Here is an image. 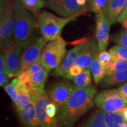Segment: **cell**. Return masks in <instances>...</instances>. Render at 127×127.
Listing matches in <instances>:
<instances>
[{
    "instance_id": "obj_27",
    "label": "cell",
    "mask_w": 127,
    "mask_h": 127,
    "mask_svg": "<svg viewBox=\"0 0 127 127\" xmlns=\"http://www.w3.org/2000/svg\"><path fill=\"white\" fill-rule=\"evenodd\" d=\"M90 2L91 11L98 14L104 13L108 4V0H91Z\"/></svg>"
},
{
    "instance_id": "obj_18",
    "label": "cell",
    "mask_w": 127,
    "mask_h": 127,
    "mask_svg": "<svg viewBox=\"0 0 127 127\" xmlns=\"http://www.w3.org/2000/svg\"><path fill=\"white\" fill-rule=\"evenodd\" d=\"M48 72V71L44 68L38 71L31 73V79L28 86L31 88L33 93H42L45 91L44 88Z\"/></svg>"
},
{
    "instance_id": "obj_22",
    "label": "cell",
    "mask_w": 127,
    "mask_h": 127,
    "mask_svg": "<svg viewBox=\"0 0 127 127\" xmlns=\"http://www.w3.org/2000/svg\"><path fill=\"white\" fill-rule=\"evenodd\" d=\"M23 7L28 12L37 13L47 5V0H20Z\"/></svg>"
},
{
    "instance_id": "obj_25",
    "label": "cell",
    "mask_w": 127,
    "mask_h": 127,
    "mask_svg": "<svg viewBox=\"0 0 127 127\" xmlns=\"http://www.w3.org/2000/svg\"><path fill=\"white\" fill-rule=\"evenodd\" d=\"M127 70V60H117L113 61L110 66L106 69L107 75Z\"/></svg>"
},
{
    "instance_id": "obj_17",
    "label": "cell",
    "mask_w": 127,
    "mask_h": 127,
    "mask_svg": "<svg viewBox=\"0 0 127 127\" xmlns=\"http://www.w3.org/2000/svg\"><path fill=\"white\" fill-rule=\"evenodd\" d=\"M15 79L18 96L15 104L18 109L23 107L24 106L27 105L32 101L35 99V95L27 85L22 83L17 78Z\"/></svg>"
},
{
    "instance_id": "obj_39",
    "label": "cell",
    "mask_w": 127,
    "mask_h": 127,
    "mask_svg": "<svg viewBox=\"0 0 127 127\" xmlns=\"http://www.w3.org/2000/svg\"><path fill=\"white\" fill-rule=\"evenodd\" d=\"M87 1H88V2H90V1H91V0H87Z\"/></svg>"
},
{
    "instance_id": "obj_1",
    "label": "cell",
    "mask_w": 127,
    "mask_h": 127,
    "mask_svg": "<svg viewBox=\"0 0 127 127\" xmlns=\"http://www.w3.org/2000/svg\"><path fill=\"white\" fill-rule=\"evenodd\" d=\"M96 91L95 87H75L64 106L58 111V119L63 127H71L82 115L94 106L93 99Z\"/></svg>"
},
{
    "instance_id": "obj_12",
    "label": "cell",
    "mask_w": 127,
    "mask_h": 127,
    "mask_svg": "<svg viewBox=\"0 0 127 127\" xmlns=\"http://www.w3.org/2000/svg\"><path fill=\"white\" fill-rule=\"evenodd\" d=\"M35 95L36 118L39 127H57V118L51 119L48 117L46 108L50 104V99L47 92L34 94Z\"/></svg>"
},
{
    "instance_id": "obj_40",
    "label": "cell",
    "mask_w": 127,
    "mask_h": 127,
    "mask_svg": "<svg viewBox=\"0 0 127 127\" xmlns=\"http://www.w3.org/2000/svg\"><path fill=\"white\" fill-rule=\"evenodd\" d=\"M111 1V0H108V2H109V1Z\"/></svg>"
},
{
    "instance_id": "obj_29",
    "label": "cell",
    "mask_w": 127,
    "mask_h": 127,
    "mask_svg": "<svg viewBox=\"0 0 127 127\" xmlns=\"http://www.w3.org/2000/svg\"><path fill=\"white\" fill-rule=\"evenodd\" d=\"M4 90L15 103L18 96V93L17 90V84H16V79L14 78L10 83L6 84L4 86Z\"/></svg>"
},
{
    "instance_id": "obj_14",
    "label": "cell",
    "mask_w": 127,
    "mask_h": 127,
    "mask_svg": "<svg viewBox=\"0 0 127 127\" xmlns=\"http://www.w3.org/2000/svg\"><path fill=\"white\" fill-rule=\"evenodd\" d=\"M99 52L96 41L94 39H88L85 42L81 52L75 61V64L84 69H90L94 59Z\"/></svg>"
},
{
    "instance_id": "obj_10",
    "label": "cell",
    "mask_w": 127,
    "mask_h": 127,
    "mask_svg": "<svg viewBox=\"0 0 127 127\" xmlns=\"http://www.w3.org/2000/svg\"><path fill=\"white\" fill-rule=\"evenodd\" d=\"M88 39V38H82L72 42V44H75V46L67 52L59 66L55 69L53 72L54 75L68 78L69 68L75 64V61L81 52L85 42Z\"/></svg>"
},
{
    "instance_id": "obj_33",
    "label": "cell",
    "mask_w": 127,
    "mask_h": 127,
    "mask_svg": "<svg viewBox=\"0 0 127 127\" xmlns=\"http://www.w3.org/2000/svg\"><path fill=\"white\" fill-rule=\"evenodd\" d=\"M118 91L124 101L125 104H127V82L123 84L118 87Z\"/></svg>"
},
{
    "instance_id": "obj_28",
    "label": "cell",
    "mask_w": 127,
    "mask_h": 127,
    "mask_svg": "<svg viewBox=\"0 0 127 127\" xmlns=\"http://www.w3.org/2000/svg\"><path fill=\"white\" fill-rule=\"evenodd\" d=\"M97 58L98 61L105 68V71L114 61V59L110 52L106 51L99 52L97 55Z\"/></svg>"
},
{
    "instance_id": "obj_38",
    "label": "cell",
    "mask_w": 127,
    "mask_h": 127,
    "mask_svg": "<svg viewBox=\"0 0 127 127\" xmlns=\"http://www.w3.org/2000/svg\"><path fill=\"white\" fill-rule=\"evenodd\" d=\"M87 1V0H77V2L79 5L82 7H86L85 5H86Z\"/></svg>"
},
{
    "instance_id": "obj_5",
    "label": "cell",
    "mask_w": 127,
    "mask_h": 127,
    "mask_svg": "<svg viewBox=\"0 0 127 127\" xmlns=\"http://www.w3.org/2000/svg\"><path fill=\"white\" fill-rule=\"evenodd\" d=\"M15 17L13 0H1L0 44L1 48L12 40Z\"/></svg>"
},
{
    "instance_id": "obj_35",
    "label": "cell",
    "mask_w": 127,
    "mask_h": 127,
    "mask_svg": "<svg viewBox=\"0 0 127 127\" xmlns=\"http://www.w3.org/2000/svg\"><path fill=\"white\" fill-rule=\"evenodd\" d=\"M11 78L8 77L7 74H5L4 72H0V85L1 87H4L5 85L7 84V83L8 82Z\"/></svg>"
},
{
    "instance_id": "obj_6",
    "label": "cell",
    "mask_w": 127,
    "mask_h": 127,
    "mask_svg": "<svg viewBox=\"0 0 127 127\" xmlns=\"http://www.w3.org/2000/svg\"><path fill=\"white\" fill-rule=\"evenodd\" d=\"M94 102L100 109L108 112H119L127 105L116 89L100 92L95 96Z\"/></svg>"
},
{
    "instance_id": "obj_37",
    "label": "cell",
    "mask_w": 127,
    "mask_h": 127,
    "mask_svg": "<svg viewBox=\"0 0 127 127\" xmlns=\"http://www.w3.org/2000/svg\"><path fill=\"white\" fill-rule=\"evenodd\" d=\"M125 17H127V2L126 6H125V8L124 9L123 11L122 12L121 14V15H120V17H118V19L125 18Z\"/></svg>"
},
{
    "instance_id": "obj_32",
    "label": "cell",
    "mask_w": 127,
    "mask_h": 127,
    "mask_svg": "<svg viewBox=\"0 0 127 127\" xmlns=\"http://www.w3.org/2000/svg\"><path fill=\"white\" fill-rule=\"evenodd\" d=\"M57 111H58V108L57 106L52 102H51L50 104L48 105L46 108V112H47L48 117L51 119L55 118L54 117L56 115Z\"/></svg>"
},
{
    "instance_id": "obj_9",
    "label": "cell",
    "mask_w": 127,
    "mask_h": 127,
    "mask_svg": "<svg viewBox=\"0 0 127 127\" xmlns=\"http://www.w3.org/2000/svg\"><path fill=\"white\" fill-rule=\"evenodd\" d=\"M46 42L47 41L43 38L37 36L25 47L21 57L20 73L40 60L41 53Z\"/></svg>"
},
{
    "instance_id": "obj_30",
    "label": "cell",
    "mask_w": 127,
    "mask_h": 127,
    "mask_svg": "<svg viewBox=\"0 0 127 127\" xmlns=\"http://www.w3.org/2000/svg\"><path fill=\"white\" fill-rule=\"evenodd\" d=\"M113 41L118 45L127 48V30H122L113 36Z\"/></svg>"
},
{
    "instance_id": "obj_34",
    "label": "cell",
    "mask_w": 127,
    "mask_h": 127,
    "mask_svg": "<svg viewBox=\"0 0 127 127\" xmlns=\"http://www.w3.org/2000/svg\"><path fill=\"white\" fill-rule=\"evenodd\" d=\"M0 71L4 72H6V65L5 59V55L4 52L1 51V55H0Z\"/></svg>"
},
{
    "instance_id": "obj_19",
    "label": "cell",
    "mask_w": 127,
    "mask_h": 127,
    "mask_svg": "<svg viewBox=\"0 0 127 127\" xmlns=\"http://www.w3.org/2000/svg\"><path fill=\"white\" fill-rule=\"evenodd\" d=\"M127 81V70L107 75L100 82V86L109 88Z\"/></svg>"
},
{
    "instance_id": "obj_7",
    "label": "cell",
    "mask_w": 127,
    "mask_h": 127,
    "mask_svg": "<svg viewBox=\"0 0 127 127\" xmlns=\"http://www.w3.org/2000/svg\"><path fill=\"white\" fill-rule=\"evenodd\" d=\"M22 48L13 41L1 48L5 55L6 65L5 74L10 78L17 77L20 73V62Z\"/></svg>"
},
{
    "instance_id": "obj_36",
    "label": "cell",
    "mask_w": 127,
    "mask_h": 127,
    "mask_svg": "<svg viewBox=\"0 0 127 127\" xmlns=\"http://www.w3.org/2000/svg\"><path fill=\"white\" fill-rule=\"evenodd\" d=\"M120 112V113L123 115L124 118L125 122L127 123V107H125L124 108H123L120 111V112Z\"/></svg>"
},
{
    "instance_id": "obj_13",
    "label": "cell",
    "mask_w": 127,
    "mask_h": 127,
    "mask_svg": "<svg viewBox=\"0 0 127 127\" xmlns=\"http://www.w3.org/2000/svg\"><path fill=\"white\" fill-rule=\"evenodd\" d=\"M109 23L104 13L96 14L95 38L99 52L105 51L109 44Z\"/></svg>"
},
{
    "instance_id": "obj_31",
    "label": "cell",
    "mask_w": 127,
    "mask_h": 127,
    "mask_svg": "<svg viewBox=\"0 0 127 127\" xmlns=\"http://www.w3.org/2000/svg\"><path fill=\"white\" fill-rule=\"evenodd\" d=\"M84 70L82 68L76 64H74L69 68L68 71V79H73L74 77H77Z\"/></svg>"
},
{
    "instance_id": "obj_20",
    "label": "cell",
    "mask_w": 127,
    "mask_h": 127,
    "mask_svg": "<svg viewBox=\"0 0 127 127\" xmlns=\"http://www.w3.org/2000/svg\"><path fill=\"white\" fill-rule=\"evenodd\" d=\"M91 71L94 81L96 84H98L107 76V72L105 68L98 61L97 55L95 57L91 66Z\"/></svg>"
},
{
    "instance_id": "obj_21",
    "label": "cell",
    "mask_w": 127,
    "mask_h": 127,
    "mask_svg": "<svg viewBox=\"0 0 127 127\" xmlns=\"http://www.w3.org/2000/svg\"><path fill=\"white\" fill-rule=\"evenodd\" d=\"M83 127H108L105 120L103 111L100 109L95 112L87 120Z\"/></svg>"
},
{
    "instance_id": "obj_16",
    "label": "cell",
    "mask_w": 127,
    "mask_h": 127,
    "mask_svg": "<svg viewBox=\"0 0 127 127\" xmlns=\"http://www.w3.org/2000/svg\"><path fill=\"white\" fill-rule=\"evenodd\" d=\"M127 0H111L104 12L105 16L111 25L118 20L121 14L125 8Z\"/></svg>"
},
{
    "instance_id": "obj_26",
    "label": "cell",
    "mask_w": 127,
    "mask_h": 127,
    "mask_svg": "<svg viewBox=\"0 0 127 127\" xmlns=\"http://www.w3.org/2000/svg\"><path fill=\"white\" fill-rule=\"evenodd\" d=\"M109 52L114 61L117 60H127V48L120 45H115L109 49Z\"/></svg>"
},
{
    "instance_id": "obj_2",
    "label": "cell",
    "mask_w": 127,
    "mask_h": 127,
    "mask_svg": "<svg viewBox=\"0 0 127 127\" xmlns=\"http://www.w3.org/2000/svg\"><path fill=\"white\" fill-rule=\"evenodd\" d=\"M14 27L12 39L22 48H25L37 37V22L21 4L20 0H13Z\"/></svg>"
},
{
    "instance_id": "obj_24",
    "label": "cell",
    "mask_w": 127,
    "mask_h": 127,
    "mask_svg": "<svg viewBox=\"0 0 127 127\" xmlns=\"http://www.w3.org/2000/svg\"><path fill=\"white\" fill-rule=\"evenodd\" d=\"M74 84L79 88H85L92 85L91 71L89 69H84L82 72L72 79Z\"/></svg>"
},
{
    "instance_id": "obj_23",
    "label": "cell",
    "mask_w": 127,
    "mask_h": 127,
    "mask_svg": "<svg viewBox=\"0 0 127 127\" xmlns=\"http://www.w3.org/2000/svg\"><path fill=\"white\" fill-rule=\"evenodd\" d=\"M103 112L108 127H121L122 124L125 122L123 115L120 112H108L104 111Z\"/></svg>"
},
{
    "instance_id": "obj_4",
    "label": "cell",
    "mask_w": 127,
    "mask_h": 127,
    "mask_svg": "<svg viewBox=\"0 0 127 127\" xmlns=\"http://www.w3.org/2000/svg\"><path fill=\"white\" fill-rule=\"evenodd\" d=\"M66 41L61 37L50 41L44 47L40 61L48 72L56 69L63 60L66 53Z\"/></svg>"
},
{
    "instance_id": "obj_15",
    "label": "cell",
    "mask_w": 127,
    "mask_h": 127,
    "mask_svg": "<svg viewBox=\"0 0 127 127\" xmlns=\"http://www.w3.org/2000/svg\"><path fill=\"white\" fill-rule=\"evenodd\" d=\"M35 99L17 109L22 122L27 127H39L38 122L36 118Z\"/></svg>"
},
{
    "instance_id": "obj_11",
    "label": "cell",
    "mask_w": 127,
    "mask_h": 127,
    "mask_svg": "<svg viewBox=\"0 0 127 127\" xmlns=\"http://www.w3.org/2000/svg\"><path fill=\"white\" fill-rule=\"evenodd\" d=\"M47 7L65 17L79 15L87 10L85 7L79 5L77 0H47Z\"/></svg>"
},
{
    "instance_id": "obj_3",
    "label": "cell",
    "mask_w": 127,
    "mask_h": 127,
    "mask_svg": "<svg viewBox=\"0 0 127 127\" xmlns=\"http://www.w3.org/2000/svg\"><path fill=\"white\" fill-rule=\"evenodd\" d=\"M79 15L61 18L47 11L36 13L38 28L42 37L47 41H52L61 38L64 27L70 21L75 20Z\"/></svg>"
},
{
    "instance_id": "obj_8",
    "label": "cell",
    "mask_w": 127,
    "mask_h": 127,
    "mask_svg": "<svg viewBox=\"0 0 127 127\" xmlns=\"http://www.w3.org/2000/svg\"><path fill=\"white\" fill-rule=\"evenodd\" d=\"M75 88L74 84L65 79L55 82L48 89L50 101L55 104L58 111L64 106Z\"/></svg>"
}]
</instances>
